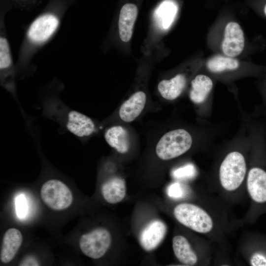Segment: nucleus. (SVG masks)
Listing matches in <instances>:
<instances>
[{
    "instance_id": "obj_1",
    "label": "nucleus",
    "mask_w": 266,
    "mask_h": 266,
    "mask_svg": "<svg viewBox=\"0 0 266 266\" xmlns=\"http://www.w3.org/2000/svg\"><path fill=\"white\" fill-rule=\"evenodd\" d=\"M60 24V18L53 12H45L35 18L26 30L19 62L29 60L31 56L53 37Z\"/></svg>"
},
{
    "instance_id": "obj_2",
    "label": "nucleus",
    "mask_w": 266,
    "mask_h": 266,
    "mask_svg": "<svg viewBox=\"0 0 266 266\" xmlns=\"http://www.w3.org/2000/svg\"><path fill=\"white\" fill-rule=\"evenodd\" d=\"M192 138L189 132L178 129L164 134L157 143L156 153L163 160H169L181 156L190 149Z\"/></svg>"
},
{
    "instance_id": "obj_3",
    "label": "nucleus",
    "mask_w": 266,
    "mask_h": 266,
    "mask_svg": "<svg viewBox=\"0 0 266 266\" xmlns=\"http://www.w3.org/2000/svg\"><path fill=\"white\" fill-rule=\"evenodd\" d=\"M247 167L243 155L236 151L228 154L222 162L219 169V179L226 190L233 191L242 184Z\"/></svg>"
},
{
    "instance_id": "obj_4",
    "label": "nucleus",
    "mask_w": 266,
    "mask_h": 266,
    "mask_svg": "<svg viewBox=\"0 0 266 266\" xmlns=\"http://www.w3.org/2000/svg\"><path fill=\"white\" fill-rule=\"evenodd\" d=\"M173 214L180 223L196 232L205 233L213 228V222L210 215L196 205L179 204L174 208Z\"/></svg>"
},
{
    "instance_id": "obj_5",
    "label": "nucleus",
    "mask_w": 266,
    "mask_h": 266,
    "mask_svg": "<svg viewBox=\"0 0 266 266\" xmlns=\"http://www.w3.org/2000/svg\"><path fill=\"white\" fill-rule=\"evenodd\" d=\"M40 196L47 206L56 211L67 208L73 201V195L70 189L58 179L46 181L41 188Z\"/></svg>"
},
{
    "instance_id": "obj_6",
    "label": "nucleus",
    "mask_w": 266,
    "mask_h": 266,
    "mask_svg": "<svg viewBox=\"0 0 266 266\" xmlns=\"http://www.w3.org/2000/svg\"><path fill=\"white\" fill-rule=\"evenodd\" d=\"M111 242L110 232L105 228H98L81 235L79 247L82 252L87 257L98 259L105 255Z\"/></svg>"
},
{
    "instance_id": "obj_7",
    "label": "nucleus",
    "mask_w": 266,
    "mask_h": 266,
    "mask_svg": "<svg viewBox=\"0 0 266 266\" xmlns=\"http://www.w3.org/2000/svg\"><path fill=\"white\" fill-rule=\"evenodd\" d=\"M167 230L163 221L158 219L151 221L140 233L139 242L141 247L148 252L155 249L165 238Z\"/></svg>"
},
{
    "instance_id": "obj_8",
    "label": "nucleus",
    "mask_w": 266,
    "mask_h": 266,
    "mask_svg": "<svg viewBox=\"0 0 266 266\" xmlns=\"http://www.w3.org/2000/svg\"><path fill=\"white\" fill-rule=\"evenodd\" d=\"M245 44L244 33L240 26L235 22H230L225 29L222 50L227 56L234 57L243 51Z\"/></svg>"
},
{
    "instance_id": "obj_9",
    "label": "nucleus",
    "mask_w": 266,
    "mask_h": 266,
    "mask_svg": "<svg viewBox=\"0 0 266 266\" xmlns=\"http://www.w3.org/2000/svg\"><path fill=\"white\" fill-rule=\"evenodd\" d=\"M247 188L254 201L259 204L266 202V170L264 168L254 166L249 170Z\"/></svg>"
},
{
    "instance_id": "obj_10",
    "label": "nucleus",
    "mask_w": 266,
    "mask_h": 266,
    "mask_svg": "<svg viewBox=\"0 0 266 266\" xmlns=\"http://www.w3.org/2000/svg\"><path fill=\"white\" fill-rule=\"evenodd\" d=\"M146 101V95L141 91L134 93L121 105L119 110L120 119L125 122L133 121L142 112Z\"/></svg>"
},
{
    "instance_id": "obj_11",
    "label": "nucleus",
    "mask_w": 266,
    "mask_h": 266,
    "mask_svg": "<svg viewBox=\"0 0 266 266\" xmlns=\"http://www.w3.org/2000/svg\"><path fill=\"white\" fill-rule=\"evenodd\" d=\"M137 15V8L133 3H126L121 9L118 31L120 38L122 41L127 42L131 39Z\"/></svg>"
},
{
    "instance_id": "obj_12",
    "label": "nucleus",
    "mask_w": 266,
    "mask_h": 266,
    "mask_svg": "<svg viewBox=\"0 0 266 266\" xmlns=\"http://www.w3.org/2000/svg\"><path fill=\"white\" fill-rule=\"evenodd\" d=\"M67 129L78 137L88 136L95 131V125L87 116L75 110L70 111L67 116Z\"/></svg>"
},
{
    "instance_id": "obj_13",
    "label": "nucleus",
    "mask_w": 266,
    "mask_h": 266,
    "mask_svg": "<svg viewBox=\"0 0 266 266\" xmlns=\"http://www.w3.org/2000/svg\"><path fill=\"white\" fill-rule=\"evenodd\" d=\"M22 241L23 236L19 230L10 228L5 232L0 253V259L2 263H8L13 260Z\"/></svg>"
},
{
    "instance_id": "obj_14",
    "label": "nucleus",
    "mask_w": 266,
    "mask_h": 266,
    "mask_svg": "<svg viewBox=\"0 0 266 266\" xmlns=\"http://www.w3.org/2000/svg\"><path fill=\"white\" fill-rule=\"evenodd\" d=\"M101 193L103 199L108 203L116 204L120 202L126 194L125 181L118 177L111 178L102 184Z\"/></svg>"
},
{
    "instance_id": "obj_15",
    "label": "nucleus",
    "mask_w": 266,
    "mask_h": 266,
    "mask_svg": "<svg viewBox=\"0 0 266 266\" xmlns=\"http://www.w3.org/2000/svg\"><path fill=\"white\" fill-rule=\"evenodd\" d=\"M104 138L108 144L119 153H126L129 150L128 132L121 126H114L108 129L104 133Z\"/></svg>"
},
{
    "instance_id": "obj_16",
    "label": "nucleus",
    "mask_w": 266,
    "mask_h": 266,
    "mask_svg": "<svg viewBox=\"0 0 266 266\" xmlns=\"http://www.w3.org/2000/svg\"><path fill=\"white\" fill-rule=\"evenodd\" d=\"M172 248L178 260L186 266H193L198 262V257L186 237L175 236L172 239Z\"/></svg>"
},
{
    "instance_id": "obj_17",
    "label": "nucleus",
    "mask_w": 266,
    "mask_h": 266,
    "mask_svg": "<svg viewBox=\"0 0 266 266\" xmlns=\"http://www.w3.org/2000/svg\"><path fill=\"white\" fill-rule=\"evenodd\" d=\"M186 83L185 75L178 74L170 79L160 81L158 85V90L164 99L172 100L181 95Z\"/></svg>"
},
{
    "instance_id": "obj_18",
    "label": "nucleus",
    "mask_w": 266,
    "mask_h": 266,
    "mask_svg": "<svg viewBox=\"0 0 266 266\" xmlns=\"http://www.w3.org/2000/svg\"><path fill=\"white\" fill-rule=\"evenodd\" d=\"M213 87L212 80L203 74L197 75L191 81L190 98L195 103L199 104L206 99Z\"/></svg>"
},
{
    "instance_id": "obj_19",
    "label": "nucleus",
    "mask_w": 266,
    "mask_h": 266,
    "mask_svg": "<svg viewBox=\"0 0 266 266\" xmlns=\"http://www.w3.org/2000/svg\"><path fill=\"white\" fill-rule=\"evenodd\" d=\"M4 21H0V70L2 74L11 72L13 69V61Z\"/></svg>"
},
{
    "instance_id": "obj_20",
    "label": "nucleus",
    "mask_w": 266,
    "mask_h": 266,
    "mask_svg": "<svg viewBox=\"0 0 266 266\" xmlns=\"http://www.w3.org/2000/svg\"><path fill=\"white\" fill-rule=\"evenodd\" d=\"M208 69L212 72L232 70L239 66L238 61L232 57L216 56L210 58L206 63Z\"/></svg>"
},
{
    "instance_id": "obj_21",
    "label": "nucleus",
    "mask_w": 266,
    "mask_h": 266,
    "mask_svg": "<svg viewBox=\"0 0 266 266\" xmlns=\"http://www.w3.org/2000/svg\"><path fill=\"white\" fill-rule=\"evenodd\" d=\"M177 11L176 4L171 0H166L162 3L158 10L162 27L168 29L173 22Z\"/></svg>"
},
{
    "instance_id": "obj_22",
    "label": "nucleus",
    "mask_w": 266,
    "mask_h": 266,
    "mask_svg": "<svg viewBox=\"0 0 266 266\" xmlns=\"http://www.w3.org/2000/svg\"><path fill=\"white\" fill-rule=\"evenodd\" d=\"M196 169L193 164H188L174 169L172 176L176 179H189L195 176Z\"/></svg>"
},
{
    "instance_id": "obj_23",
    "label": "nucleus",
    "mask_w": 266,
    "mask_h": 266,
    "mask_svg": "<svg viewBox=\"0 0 266 266\" xmlns=\"http://www.w3.org/2000/svg\"><path fill=\"white\" fill-rule=\"evenodd\" d=\"M15 205L17 216L20 218H24L27 213L28 204L23 195L21 194L16 197Z\"/></svg>"
},
{
    "instance_id": "obj_24",
    "label": "nucleus",
    "mask_w": 266,
    "mask_h": 266,
    "mask_svg": "<svg viewBox=\"0 0 266 266\" xmlns=\"http://www.w3.org/2000/svg\"><path fill=\"white\" fill-rule=\"evenodd\" d=\"M168 196L172 198L178 199L183 197L185 195L183 186L178 183L175 182L171 184L167 188Z\"/></svg>"
},
{
    "instance_id": "obj_25",
    "label": "nucleus",
    "mask_w": 266,
    "mask_h": 266,
    "mask_svg": "<svg viewBox=\"0 0 266 266\" xmlns=\"http://www.w3.org/2000/svg\"><path fill=\"white\" fill-rule=\"evenodd\" d=\"M250 264L252 266H266V255L255 252L250 258Z\"/></svg>"
},
{
    "instance_id": "obj_26",
    "label": "nucleus",
    "mask_w": 266,
    "mask_h": 266,
    "mask_svg": "<svg viewBox=\"0 0 266 266\" xmlns=\"http://www.w3.org/2000/svg\"><path fill=\"white\" fill-rule=\"evenodd\" d=\"M37 261L33 257L29 256L25 258L19 264V266H39Z\"/></svg>"
},
{
    "instance_id": "obj_27",
    "label": "nucleus",
    "mask_w": 266,
    "mask_h": 266,
    "mask_svg": "<svg viewBox=\"0 0 266 266\" xmlns=\"http://www.w3.org/2000/svg\"><path fill=\"white\" fill-rule=\"evenodd\" d=\"M263 12H264V14L265 16L266 17V3L265 4V5L264 6Z\"/></svg>"
}]
</instances>
